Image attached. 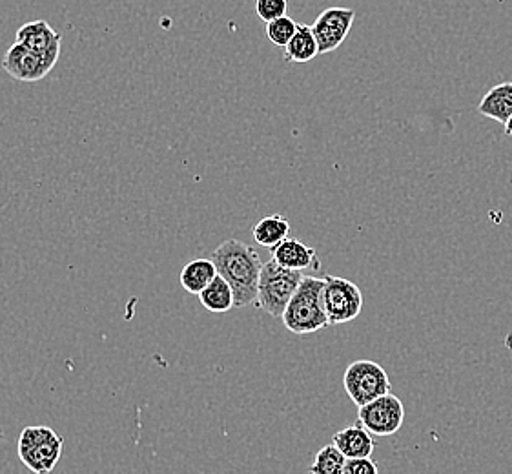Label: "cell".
Wrapping results in <instances>:
<instances>
[{
    "label": "cell",
    "mask_w": 512,
    "mask_h": 474,
    "mask_svg": "<svg viewBox=\"0 0 512 474\" xmlns=\"http://www.w3.org/2000/svg\"><path fill=\"white\" fill-rule=\"evenodd\" d=\"M210 259L216 263L217 274L234 290L237 309L256 303L263 261L254 248L239 239H228L210 254Z\"/></svg>",
    "instance_id": "1"
},
{
    "label": "cell",
    "mask_w": 512,
    "mask_h": 474,
    "mask_svg": "<svg viewBox=\"0 0 512 474\" xmlns=\"http://www.w3.org/2000/svg\"><path fill=\"white\" fill-rule=\"evenodd\" d=\"M325 279L305 276L296 294L290 299L281 320L292 334L305 336L321 329H327L330 321L323 305Z\"/></svg>",
    "instance_id": "2"
},
{
    "label": "cell",
    "mask_w": 512,
    "mask_h": 474,
    "mask_svg": "<svg viewBox=\"0 0 512 474\" xmlns=\"http://www.w3.org/2000/svg\"><path fill=\"white\" fill-rule=\"evenodd\" d=\"M303 278L305 276L301 270L283 267L274 258L263 263L257 285V307L265 310L272 318H281Z\"/></svg>",
    "instance_id": "3"
},
{
    "label": "cell",
    "mask_w": 512,
    "mask_h": 474,
    "mask_svg": "<svg viewBox=\"0 0 512 474\" xmlns=\"http://www.w3.org/2000/svg\"><path fill=\"white\" fill-rule=\"evenodd\" d=\"M19 458L31 473H52L62 454V436L50 427H26L19 438Z\"/></svg>",
    "instance_id": "4"
},
{
    "label": "cell",
    "mask_w": 512,
    "mask_h": 474,
    "mask_svg": "<svg viewBox=\"0 0 512 474\" xmlns=\"http://www.w3.org/2000/svg\"><path fill=\"white\" fill-rule=\"evenodd\" d=\"M343 385L350 400L358 407L390 392L389 374L379 363L370 360L350 363L343 376Z\"/></svg>",
    "instance_id": "5"
},
{
    "label": "cell",
    "mask_w": 512,
    "mask_h": 474,
    "mask_svg": "<svg viewBox=\"0 0 512 474\" xmlns=\"http://www.w3.org/2000/svg\"><path fill=\"white\" fill-rule=\"evenodd\" d=\"M323 305L330 325L356 320L363 309V294L349 279L325 276Z\"/></svg>",
    "instance_id": "6"
},
{
    "label": "cell",
    "mask_w": 512,
    "mask_h": 474,
    "mask_svg": "<svg viewBox=\"0 0 512 474\" xmlns=\"http://www.w3.org/2000/svg\"><path fill=\"white\" fill-rule=\"evenodd\" d=\"M358 422L372 436H392L403 427L405 407L398 396L387 392L359 407Z\"/></svg>",
    "instance_id": "7"
},
{
    "label": "cell",
    "mask_w": 512,
    "mask_h": 474,
    "mask_svg": "<svg viewBox=\"0 0 512 474\" xmlns=\"http://www.w3.org/2000/svg\"><path fill=\"white\" fill-rule=\"evenodd\" d=\"M356 11L350 8H328L312 24L314 37L318 41L319 53L336 52L349 35Z\"/></svg>",
    "instance_id": "8"
},
{
    "label": "cell",
    "mask_w": 512,
    "mask_h": 474,
    "mask_svg": "<svg viewBox=\"0 0 512 474\" xmlns=\"http://www.w3.org/2000/svg\"><path fill=\"white\" fill-rule=\"evenodd\" d=\"M17 42L28 46L31 52L37 53L48 70L52 72L53 66L59 61L61 55L62 37L53 30L46 21H35L24 24L17 31Z\"/></svg>",
    "instance_id": "9"
},
{
    "label": "cell",
    "mask_w": 512,
    "mask_h": 474,
    "mask_svg": "<svg viewBox=\"0 0 512 474\" xmlns=\"http://www.w3.org/2000/svg\"><path fill=\"white\" fill-rule=\"evenodd\" d=\"M2 68L15 81H22V83H37L50 73L41 57L31 52L30 48L21 42H15L10 46V50L2 59Z\"/></svg>",
    "instance_id": "10"
},
{
    "label": "cell",
    "mask_w": 512,
    "mask_h": 474,
    "mask_svg": "<svg viewBox=\"0 0 512 474\" xmlns=\"http://www.w3.org/2000/svg\"><path fill=\"white\" fill-rule=\"evenodd\" d=\"M272 256L279 265L294 270H307L312 265L319 267L316 250L294 237H285L277 247L272 248Z\"/></svg>",
    "instance_id": "11"
},
{
    "label": "cell",
    "mask_w": 512,
    "mask_h": 474,
    "mask_svg": "<svg viewBox=\"0 0 512 474\" xmlns=\"http://www.w3.org/2000/svg\"><path fill=\"white\" fill-rule=\"evenodd\" d=\"M332 444L336 445L347 458H365L374 453L372 434L359 422L334 434Z\"/></svg>",
    "instance_id": "12"
},
{
    "label": "cell",
    "mask_w": 512,
    "mask_h": 474,
    "mask_svg": "<svg viewBox=\"0 0 512 474\" xmlns=\"http://www.w3.org/2000/svg\"><path fill=\"white\" fill-rule=\"evenodd\" d=\"M480 114L496 123L505 124L512 115V83L496 84L483 95Z\"/></svg>",
    "instance_id": "13"
},
{
    "label": "cell",
    "mask_w": 512,
    "mask_h": 474,
    "mask_svg": "<svg viewBox=\"0 0 512 474\" xmlns=\"http://www.w3.org/2000/svg\"><path fill=\"white\" fill-rule=\"evenodd\" d=\"M319 55V46L312 26L297 24L296 33L285 46V61L290 64H305Z\"/></svg>",
    "instance_id": "14"
},
{
    "label": "cell",
    "mask_w": 512,
    "mask_h": 474,
    "mask_svg": "<svg viewBox=\"0 0 512 474\" xmlns=\"http://www.w3.org/2000/svg\"><path fill=\"white\" fill-rule=\"evenodd\" d=\"M199 301L206 310L214 314H225L236 307V296L230 283L223 276L217 274L216 278L206 285V289L199 294Z\"/></svg>",
    "instance_id": "15"
},
{
    "label": "cell",
    "mask_w": 512,
    "mask_h": 474,
    "mask_svg": "<svg viewBox=\"0 0 512 474\" xmlns=\"http://www.w3.org/2000/svg\"><path fill=\"white\" fill-rule=\"evenodd\" d=\"M216 276V263L212 259H195L181 270V285L186 292L199 296L206 289V285H210V281Z\"/></svg>",
    "instance_id": "16"
},
{
    "label": "cell",
    "mask_w": 512,
    "mask_h": 474,
    "mask_svg": "<svg viewBox=\"0 0 512 474\" xmlns=\"http://www.w3.org/2000/svg\"><path fill=\"white\" fill-rule=\"evenodd\" d=\"M288 232H290V223H288L287 217H283L281 214H274V216L261 219L256 227H254V230H252V236H254V241H256L257 245L272 250L285 237H288Z\"/></svg>",
    "instance_id": "17"
},
{
    "label": "cell",
    "mask_w": 512,
    "mask_h": 474,
    "mask_svg": "<svg viewBox=\"0 0 512 474\" xmlns=\"http://www.w3.org/2000/svg\"><path fill=\"white\" fill-rule=\"evenodd\" d=\"M347 464V456L339 451L336 445H325L318 454L314 464L310 465V474H343Z\"/></svg>",
    "instance_id": "18"
},
{
    "label": "cell",
    "mask_w": 512,
    "mask_h": 474,
    "mask_svg": "<svg viewBox=\"0 0 512 474\" xmlns=\"http://www.w3.org/2000/svg\"><path fill=\"white\" fill-rule=\"evenodd\" d=\"M297 30V22L283 15V17H277L274 21L267 22V37L268 41L272 44H276L279 48H285L290 39L294 37V33Z\"/></svg>",
    "instance_id": "19"
},
{
    "label": "cell",
    "mask_w": 512,
    "mask_h": 474,
    "mask_svg": "<svg viewBox=\"0 0 512 474\" xmlns=\"http://www.w3.org/2000/svg\"><path fill=\"white\" fill-rule=\"evenodd\" d=\"M287 0H256L257 17L261 21L270 22L287 15Z\"/></svg>",
    "instance_id": "20"
},
{
    "label": "cell",
    "mask_w": 512,
    "mask_h": 474,
    "mask_svg": "<svg viewBox=\"0 0 512 474\" xmlns=\"http://www.w3.org/2000/svg\"><path fill=\"white\" fill-rule=\"evenodd\" d=\"M378 465L370 456L365 458H347V464L343 469V474H378Z\"/></svg>",
    "instance_id": "21"
},
{
    "label": "cell",
    "mask_w": 512,
    "mask_h": 474,
    "mask_svg": "<svg viewBox=\"0 0 512 474\" xmlns=\"http://www.w3.org/2000/svg\"><path fill=\"white\" fill-rule=\"evenodd\" d=\"M503 128H505V135H509V137H512V115L511 117H509V121L503 124Z\"/></svg>",
    "instance_id": "22"
}]
</instances>
